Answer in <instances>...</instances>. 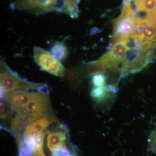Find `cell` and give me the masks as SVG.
<instances>
[{"label": "cell", "instance_id": "ba28073f", "mask_svg": "<svg viewBox=\"0 0 156 156\" xmlns=\"http://www.w3.org/2000/svg\"><path fill=\"white\" fill-rule=\"evenodd\" d=\"M53 116H44L30 123L26 127L23 133V139L38 136L44 133L47 128L56 121Z\"/></svg>", "mask_w": 156, "mask_h": 156}, {"label": "cell", "instance_id": "277c9868", "mask_svg": "<svg viewBox=\"0 0 156 156\" xmlns=\"http://www.w3.org/2000/svg\"><path fill=\"white\" fill-rule=\"evenodd\" d=\"M128 50L126 39L115 43L109 52L93 63L95 71L122 69Z\"/></svg>", "mask_w": 156, "mask_h": 156}, {"label": "cell", "instance_id": "30bf717a", "mask_svg": "<svg viewBox=\"0 0 156 156\" xmlns=\"http://www.w3.org/2000/svg\"><path fill=\"white\" fill-rule=\"evenodd\" d=\"M50 53L56 59L60 61L66 58L68 55V50L66 46L63 43L56 42L51 48Z\"/></svg>", "mask_w": 156, "mask_h": 156}, {"label": "cell", "instance_id": "3957f363", "mask_svg": "<svg viewBox=\"0 0 156 156\" xmlns=\"http://www.w3.org/2000/svg\"><path fill=\"white\" fill-rule=\"evenodd\" d=\"M113 42L128 38L137 28L136 13L131 5V0H128L124 5L119 16L114 21Z\"/></svg>", "mask_w": 156, "mask_h": 156}, {"label": "cell", "instance_id": "8fae6325", "mask_svg": "<svg viewBox=\"0 0 156 156\" xmlns=\"http://www.w3.org/2000/svg\"><path fill=\"white\" fill-rule=\"evenodd\" d=\"M27 125L26 122L21 117L17 115L11 120V130L14 136L17 137L23 127Z\"/></svg>", "mask_w": 156, "mask_h": 156}, {"label": "cell", "instance_id": "5bb4252c", "mask_svg": "<svg viewBox=\"0 0 156 156\" xmlns=\"http://www.w3.org/2000/svg\"><path fill=\"white\" fill-rule=\"evenodd\" d=\"M1 117L2 119H5L11 114V111L6 110L5 105L3 101H1Z\"/></svg>", "mask_w": 156, "mask_h": 156}, {"label": "cell", "instance_id": "7c38bea8", "mask_svg": "<svg viewBox=\"0 0 156 156\" xmlns=\"http://www.w3.org/2000/svg\"><path fill=\"white\" fill-rule=\"evenodd\" d=\"M92 83L94 87H104L105 84V77L103 74L96 73L92 77Z\"/></svg>", "mask_w": 156, "mask_h": 156}, {"label": "cell", "instance_id": "9c48e42d", "mask_svg": "<svg viewBox=\"0 0 156 156\" xmlns=\"http://www.w3.org/2000/svg\"><path fill=\"white\" fill-rule=\"evenodd\" d=\"M66 134L63 130L50 132L47 137V146L52 152L59 148L66 146Z\"/></svg>", "mask_w": 156, "mask_h": 156}, {"label": "cell", "instance_id": "8992f818", "mask_svg": "<svg viewBox=\"0 0 156 156\" xmlns=\"http://www.w3.org/2000/svg\"><path fill=\"white\" fill-rule=\"evenodd\" d=\"M34 57L41 69L56 76L62 77L65 74V69L61 62L51 53L38 47H34Z\"/></svg>", "mask_w": 156, "mask_h": 156}, {"label": "cell", "instance_id": "4fadbf2b", "mask_svg": "<svg viewBox=\"0 0 156 156\" xmlns=\"http://www.w3.org/2000/svg\"><path fill=\"white\" fill-rule=\"evenodd\" d=\"M149 144L151 149L156 153V129L151 134L149 140Z\"/></svg>", "mask_w": 156, "mask_h": 156}, {"label": "cell", "instance_id": "5b68a950", "mask_svg": "<svg viewBox=\"0 0 156 156\" xmlns=\"http://www.w3.org/2000/svg\"><path fill=\"white\" fill-rule=\"evenodd\" d=\"M48 107V95L44 91L31 92L23 119L29 124L43 116Z\"/></svg>", "mask_w": 156, "mask_h": 156}, {"label": "cell", "instance_id": "6da1fadb", "mask_svg": "<svg viewBox=\"0 0 156 156\" xmlns=\"http://www.w3.org/2000/svg\"><path fill=\"white\" fill-rule=\"evenodd\" d=\"M78 0H17L14 7L36 15L57 11L73 17L78 12Z\"/></svg>", "mask_w": 156, "mask_h": 156}, {"label": "cell", "instance_id": "7a4b0ae2", "mask_svg": "<svg viewBox=\"0 0 156 156\" xmlns=\"http://www.w3.org/2000/svg\"><path fill=\"white\" fill-rule=\"evenodd\" d=\"M0 81L1 86L5 89L6 93L30 90L41 91L47 87L46 84L32 83L23 80L12 70L4 60L1 62Z\"/></svg>", "mask_w": 156, "mask_h": 156}, {"label": "cell", "instance_id": "52a82bcc", "mask_svg": "<svg viewBox=\"0 0 156 156\" xmlns=\"http://www.w3.org/2000/svg\"><path fill=\"white\" fill-rule=\"evenodd\" d=\"M31 92L28 91H15L6 94V101L11 110L23 118L26 107L30 98Z\"/></svg>", "mask_w": 156, "mask_h": 156}]
</instances>
